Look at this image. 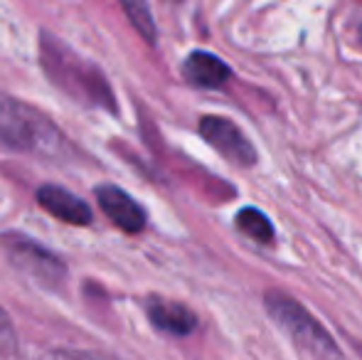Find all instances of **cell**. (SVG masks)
Returning a JSON list of instances; mask_svg holds the SVG:
<instances>
[{"instance_id":"13","label":"cell","mask_w":362,"mask_h":360,"mask_svg":"<svg viewBox=\"0 0 362 360\" xmlns=\"http://www.w3.org/2000/svg\"><path fill=\"white\" fill-rule=\"evenodd\" d=\"M358 35H360V42H362V25H360V33Z\"/></svg>"},{"instance_id":"4","label":"cell","mask_w":362,"mask_h":360,"mask_svg":"<svg viewBox=\"0 0 362 360\" xmlns=\"http://www.w3.org/2000/svg\"><path fill=\"white\" fill-rule=\"evenodd\" d=\"M0 247L20 272L33 277L42 286L54 289L67 279V265L33 237L20 235V232H5L0 235Z\"/></svg>"},{"instance_id":"10","label":"cell","mask_w":362,"mask_h":360,"mask_svg":"<svg viewBox=\"0 0 362 360\" xmlns=\"http://www.w3.org/2000/svg\"><path fill=\"white\" fill-rule=\"evenodd\" d=\"M237 227L247 237H252V240H257V242H264V245H269V242L274 240V235H276L272 220H269L262 210H257V207H242V210L237 212Z\"/></svg>"},{"instance_id":"7","label":"cell","mask_w":362,"mask_h":360,"mask_svg":"<svg viewBox=\"0 0 362 360\" xmlns=\"http://www.w3.org/2000/svg\"><path fill=\"white\" fill-rule=\"evenodd\" d=\"M37 202L49 212V215L67 222V225L84 227V225H89L91 217H94L89 202H84L79 195L69 192L67 187L52 185V182L37 187Z\"/></svg>"},{"instance_id":"12","label":"cell","mask_w":362,"mask_h":360,"mask_svg":"<svg viewBox=\"0 0 362 360\" xmlns=\"http://www.w3.org/2000/svg\"><path fill=\"white\" fill-rule=\"evenodd\" d=\"M18 348V341H15V328L10 323L8 313L0 306V356H10V353Z\"/></svg>"},{"instance_id":"5","label":"cell","mask_w":362,"mask_h":360,"mask_svg":"<svg viewBox=\"0 0 362 360\" xmlns=\"http://www.w3.org/2000/svg\"><path fill=\"white\" fill-rule=\"evenodd\" d=\"M200 134L219 156L229 161V163L239 166V168H252L257 163V149L247 136L239 131L234 121L224 119V116H202L200 119Z\"/></svg>"},{"instance_id":"3","label":"cell","mask_w":362,"mask_h":360,"mask_svg":"<svg viewBox=\"0 0 362 360\" xmlns=\"http://www.w3.org/2000/svg\"><path fill=\"white\" fill-rule=\"evenodd\" d=\"M264 306H267L269 316L276 321L279 328L291 336V341L298 348L308 351L313 358L318 360H340V348L335 346L333 336L315 321V316L305 306H300L293 296L284 291H272L264 294Z\"/></svg>"},{"instance_id":"6","label":"cell","mask_w":362,"mask_h":360,"mask_svg":"<svg viewBox=\"0 0 362 360\" xmlns=\"http://www.w3.org/2000/svg\"><path fill=\"white\" fill-rule=\"evenodd\" d=\"M96 202L104 210V215L114 222L119 230L129 232V235H136L146 227V210L136 197H131L126 190H121L119 185H111V182H104V185H96L94 190Z\"/></svg>"},{"instance_id":"9","label":"cell","mask_w":362,"mask_h":360,"mask_svg":"<svg viewBox=\"0 0 362 360\" xmlns=\"http://www.w3.org/2000/svg\"><path fill=\"white\" fill-rule=\"evenodd\" d=\"M182 77L200 89H222L232 79V67L217 54L195 50L182 62Z\"/></svg>"},{"instance_id":"1","label":"cell","mask_w":362,"mask_h":360,"mask_svg":"<svg viewBox=\"0 0 362 360\" xmlns=\"http://www.w3.org/2000/svg\"><path fill=\"white\" fill-rule=\"evenodd\" d=\"M40 50H42V67L49 74L52 84L62 87L72 99H79L91 106H101L106 111H116L114 91H111L109 82L96 64L81 59L62 40L49 37L47 33H42Z\"/></svg>"},{"instance_id":"8","label":"cell","mask_w":362,"mask_h":360,"mask_svg":"<svg viewBox=\"0 0 362 360\" xmlns=\"http://www.w3.org/2000/svg\"><path fill=\"white\" fill-rule=\"evenodd\" d=\"M146 313L151 323L163 333L170 336H190L197 328V316L180 301H170L163 296H148L146 298Z\"/></svg>"},{"instance_id":"2","label":"cell","mask_w":362,"mask_h":360,"mask_svg":"<svg viewBox=\"0 0 362 360\" xmlns=\"http://www.w3.org/2000/svg\"><path fill=\"white\" fill-rule=\"evenodd\" d=\"M0 146L54 156L62 149V136L47 116L0 91Z\"/></svg>"},{"instance_id":"11","label":"cell","mask_w":362,"mask_h":360,"mask_svg":"<svg viewBox=\"0 0 362 360\" xmlns=\"http://www.w3.org/2000/svg\"><path fill=\"white\" fill-rule=\"evenodd\" d=\"M119 3L124 5L129 20L134 23V28L139 30L141 35H144L146 42L156 45L158 30H156V23H153V15H151V10H148L146 0H119Z\"/></svg>"}]
</instances>
